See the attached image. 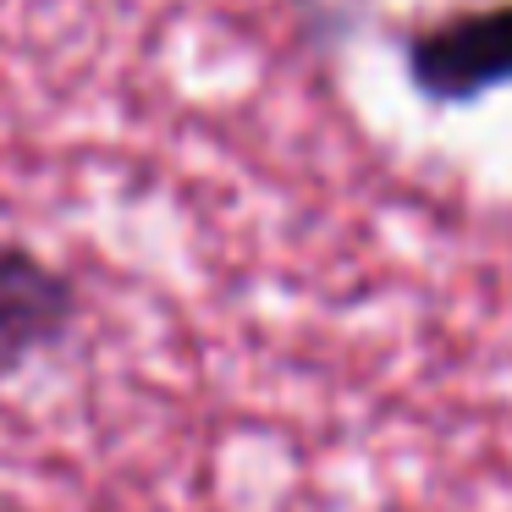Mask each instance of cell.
<instances>
[{
	"instance_id": "cell-3",
	"label": "cell",
	"mask_w": 512,
	"mask_h": 512,
	"mask_svg": "<svg viewBox=\"0 0 512 512\" xmlns=\"http://www.w3.org/2000/svg\"><path fill=\"white\" fill-rule=\"evenodd\" d=\"M287 6L298 12V23H309L320 39H336V34H342L347 6H358V0H287Z\"/></svg>"
},
{
	"instance_id": "cell-1",
	"label": "cell",
	"mask_w": 512,
	"mask_h": 512,
	"mask_svg": "<svg viewBox=\"0 0 512 512\" xmlns=\"http://www.w3.org/2000/svg\"><path fill=\"white\" fill-rule=\"evenodd\" d=\"M402 78L435 111H463L512 89V0H474L408 28Z\"/></svg>"
},
{
	"instance_id": "cell-2",
	"label": "cell",
	"mask_w": 512,
	"mask_h": 512,
	"mask_svg": "<svg viewBox=\"0 0 512 512\" xmlns=\"http://www.w3.org/2000/svg\"><path fill=\"white\" fill-rule=\"evenodd\" d=\"M83 320V287L67 265L39 248L0 237V386L17 380L34 358L67 347Z\"/></svg>"
}]
</instances>
